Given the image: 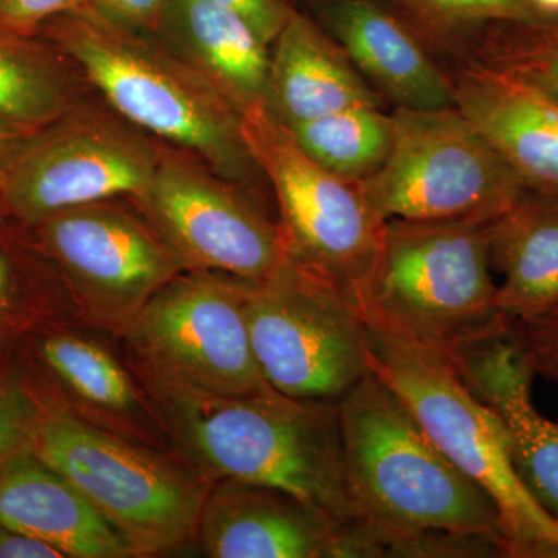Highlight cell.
<instances>
[{
    "mask_svg": "<svg viewBox=\"0 0 558 558\" xmlns=\"http://www.w3.org/2000/svg\"><path fill=\"white\" fill-rule=\"evenodd\" d=\"M337 409L355 520L379 557L422 532H473L502 543L494 501L451 464L374 371L337 400Z\"/></svg>",
    "mask_w": 558,
    "mask_h": 558,
    "instance_id": "6da1fadb",
    "label": "cell"
},
{
    "mask_svg": "<svg viewBox=\"0 0 558 558\" xmlns=\"http://www.w3.org/2000/svg\"><path fill=\"white\" fill-rule=\"evenodd\" d=\"M149 392L165 429L208 478L278 488L341 523L357 519L337 402L275 389L245 398Z\"/></svg>",
    "mask_w": 558,
    "mask_h": 558,
    "instance_id": "7a4b0ae2",
    "label": "cell"
},
{
    "mask_svg": "<svg viewBox=\"0 0 558 558\" xmlns=\"http://www.w3.org/2000/svg\"><path fill=\"white\" fill-rule=\"evenodd\" d=\"M40 33L132 126L236 185L259 172L241 113L153 35L117 27L89 7L54 17Z\"/></svg>",
    "mask_w": 558,
    "mask_h": 558,
    "instance_id": "3957f363",
    "label": "cell"
},
{
    "mask_svg": "<svg viewBox=\"0 0 558 558\" xmlns=\"http://www.w3.org/2000/svg\"><path fill=\"white\" fill-rule=\"evenodd\" d=\"M486 222H385L354 303L368 328L453 359L506 330Z\"/></svg>",
    "mask_w": 558,
    "mask_h": 558,
    "instance_id": "277c9868",
    "label": "cell"
},
{
    "mask_svg": "<svg viewBox=\"0 0 558 558\" xmlns=\"http://www.w3.org/2000/svg\"><path fill=\"white\" fill-rule=\"evenodd\" d=\"M28 447L84 495L137 557L194 537L215 483L157 447L90 424L68 410H39Z\"/></svg>",
    "mask_w": 558,
    "mask_h": 558,
    "instance_id": "5b68a950",
    "label": "cell"
},
{
    "mask_svg": "<svg viewBox=\"0 0 558 558\" xmlns=\"http://www.w3.org/2000/svg\"><path fill=\"white\" fill-rule=\"evenodd\" d=\"M369 329L371 371L395 389L439 450L498 510L505 557L558 558V524L521 484L508 436L449 359Z\"/></svg>",
    "mask_w": 558,
    "mask_h": 558,
    "instance_id": "8992f818",
    "label": "cell"
},
{
    "mask_svg": "<svg viewBox=\"0 0 558 558\" xmlns=\"http://www.w3.org/2000/svg\"><path fill=\"white\" fill-rule=\"evenodd\" d=\"M120 336L149 391L245 398L274 389L253 354L240 278L180 271Z\"/></svg>",
    "mask_w": 558,
    "mask_h": 558,
    "instance_id": "52a82bcc",
    "label": "cell"
},
{
    "mask_svg": "<svg viewBox=\"0 0 558 558\" xmlns=\"http://www.w3.org/2000/svg\"><path fill=\"white\" fill-rule=\"evenodd\" d=\"M253 354L264 379L295 400L337 402L371 373L369 329L347 293L288 260L242 279Z\"/></svg>",
    "mask_w": 558,
    "mask_h": 558,
    "instance_id": "ba28073f",
    "label": "cell"
},
{
    "mask_svg": "<svg viewBox=\"0 0 558 558\" xmlns=\"http://www.w3.org/2000/svg\"><path fill=\"white\" fill-rule=\"evenodd\" d=\"M387 161L363 182L384 222L497 218L526 186L490 142L454 108L396 109Z\"/></svg>",
    "mask_w": 558,
    "mask_h": 558,
    "instance_id": "9c48e42d",
    "label": "cell"
},
{
    "mask_svg": "<svg viewBox=\"0 0 558 558\" xmlns=\"http://www.w3.org/2000/svg\"><path fill=\"white\" fill-rule=\"evenodd\" d=\"M241 121L250 154L277 197L288 258L354 301L385 227L362 183L311 159L266 106L245 110Z\"/></svg>",
    "mask_w": 558,
    "mask_h": 558,
    "instance_id": "30bf717a",
    "label": "cell"
},
{
    "mask_svg": "<svg viewBox=\"0 0 558 558\" xmlns=\"http://www.w3.org/2000/svg\"><path fill=\"white\" fill-rule=\"evenodd\" d=\"M161 150L121 117L75 106L43 128L0 178L5 215L28 227L83 205L137 196Z\"/></svg>",
    "mask_w": 558,
    "mask_h": 558,
    "instance_id": "8fae6325",
    "label": "cell"
},
{
    "mask_svg": "<svg viewBox=\"0 0 558 558\" xmlns=\"http://www.w3.org/2000/svg\"><path fill=\"white\" fill-rule=\"evenodd\" d=\"M131 201L185 270L258 282L289 260L278 223L190 154L161 150L148 186Z\"/></svg>",
    "mask_w": 558,
    "mask_h": 558,
    "instance_id": "7c38bea8",
    "label": "cell"
},
{
    "mask_svg": "<svg viewBox=\"0 0 558 558\" xmlns=\"http://www.w3.org/2000/svg\"><path fill=\"white\" fill-rule=\"evenodd\" d=\"M33 229L83 318L113 332L121 333L161 286L185 270L140 209L116 199L65 209Z\"/></svg>",
    "mask_w": 558,
    "mask_h": 558,
    "instance_id": "4fadbf2b",
    "label": "cell"
},
{
    "mask_svg": "<svg viewBox=\"0 0 558 558\" xmlns=\"http://www.w3.org/2000/svg\"><path fill=\"white\" fill-rule=\"evenodd\" d=\"M384 0H315L317 21L377 94L396 109L454 108V84L413 28Z\"/></svg>",
    "mask_w": 558,
    "mask_h": 558,
    "instance_id": "5bb4252c",
    "label": "cell"
},
{
    "mask_svg": "<svg viewBox=\"0 0 558 558\" xmlns=\"http://www.w3.org/2000/svg\"><path fill=\"white\" fill-rule=\"evenodd\" d=\"M343 524L288 492L216 480L196 534L213 558H332Z\"/></svg>",
    "mask_w": 558,
    "mask_h": 558,
    "instance_id": "9a60e30c",
    "label": "cell"
},
{
    "mask_svg": "<svg viewBox=\"0 0 558 558\" xmlns=\"http://www.w3.org/2000/svg\"><path fill=\"white\" fill-rule=\"evenodd\" d=\"M449 360L465 387L497 413L521 484L558 524V422L532 402L535 374L506 330Z\"/></svg>",
    "mask_w": 558,
    "mask_h": 558,
    "instance_id": "2e32d148",
    "label": "cell"
},
{
    "mask_svg": "<svg viewBox=\"0 0 558 558\" xmlns=\"http://www.w3.org/2000/svg\"><path fill=\"white\" fill-rule=\"evenodd\" d=\"M454 101L529 191L558 196V102L487 64L453 78Z\"/></svg>",
    "mask_w": 558,
    "mask_h": 558,
    "instance_id": "e0dca14e",
    "label": "cell"
},
{
    "mask_svg": "<svg viewBox=\"0 0 558 558\" xmlns=\"http://www.w3.org/2000/svg\"><path fill=\"white\" fill-rule=\"evenodd\" d=\"M0 524L49 543L65 558L137 557L89 499L28 446L0 465Z\"/></svg>",
    "mask_w": 558,
    "mask_h": 558,
    "instance_id": "ac0fdd59",
    "label": "cell"
},
{
    "mask_svg": "<svg viewBox=\"0 0 558 558\" xmlns=\"http://www.w3.org/2000/svg\"><path fill=\"white\" fill-rule=\"evenodd\" d=\"M153 36L241 116L266 106L270 46L241 14L209 0H168Z\"/></svg>",
    "mask_w": 558,
    "mask_h": 558,
    "instance_id": "d6986e66",
    "label": "cell"
},
{
    "mask_svg": "<svg viewBox=\"0 0 558 558\" xmlns=\"http://www.w3.org/2000/svg\"><path fill=\"white\" fill-rule=\"evenodd\" d=\"M354 106H380V95L328 32L292 7L270 46L266 108L295 126Z\"/></svg>",
    "mask_w": 558,
    "mask_h": 558,
    "instance_id": "ffe728a7",
    "label": "cell"
},
{
    "mask_svg": "<svg viewBox=\"0 0 558 558\" xmlns=\"http://www.w3.org/2000/svg\"><path fill=\"white\" fill-rule=\"evenodd\" d=\"M492 269L501 275L497 301L506 319L542 317L558 307V196L524 191L487 220Z\"/></svg>",
    "mask_w": 558,
    "mask_h": 558,
    "instance_id": "44dd1931",
    "label": "cell"
},
{
    "mask_svg": "<svg viewBox=\"0 0 558 558\" xmlns=\"http://www.w3.org/2000/svg\"><path fill=\"white\" fill-rule=\"evenodd\" d=\"M36 352L75 403L78 417L142 444L160 432L161 418L146 405L130 373L98 341L51 332L40 337Z\"/></svg>",
    "mask_w": 558,
    "mask_h": 558,
    "instance_id": "7402d4cb",
    "label": "cell"
},
{
    "mask_svg": "<svg viewBox=\"0 0 558 558\" xmlns=\"http://www.w3.org/2000/svg\"><path fill=\"white\" fill-rule=\"evenodd\" d=\"M75 106L60 51L36 36L0 33V119L40 131Z\"/></svg>",
    "mask_w": 558,
    "mask_h": 558,
    "instance_id": "603a6c76",
    "label": "cell"
},
{
    "mask_svg": "<svg viewBox=\"0 0 558 558\" xmlns=\"http://www.w3.org/2000/svg\"><path fill=\"white\" fill-rule=\"evenodd\" d=\"M286 128L311 159L360 183L384 167L395 138L392 113L381 112L380 106H354Z\"/></svg>",
    "mask_w": 558,
    "mask_h": 558,
    "instance_id": "cb8c5ba5",
    "label": "cell"
},
{
    "mask_svg": "<svg viewBox=\"0 0 558 558\" xmlns=\"http://www.w3.org/2000/svg\"><path fill=\"white\" fill-rule=\"evenodd\" d=\"M487 40L484 64L558 102V21L498 25Z\"/></svg>",
    "mask_w": 558,
    "mask_h": 558,
    "instance_id": "d4e9b609",
    "label": "cell"
},
{
    "mask_svg": "<svg viewBox=\"0 0 558 558\" xmlns=\"http://www.w3.org/2000/svg\"><path fill=\"white\" fill-rule=\"evenodd\" d=\"M418 27L432 33L492 31L498 25L534 22L523 0H395Z\"/></svg>",
    "mask_w": 558,
    "mask_h": 558,
    "instance_id": "484cf974",
    "label": "cell"
},
{
    "mask_svg": "<svg viewBox=\"0 0 558 558\" xmlns=\"http://www.w3.org/2000/svg\"><path fill=\"white\" fill-rule=\"evenodd\" d=\"M506 333L529 368L558 385V307L531 319H506Z\"/></svg>",
    "mask_w": 558,
    "mask_h": 558,
    "instance_id": "4316f807",
    "label": "cell"
},
{
    "mask_svg": "<svg viewBox=\"0 0 558 558\" xmlns=\"http://www.w3.org/2000/svg\"><path fill=\"white\" fill-rule=\"evenodd\" d=\"M39 410L27 388L0 371V465L28 446Z\"/></svg>",
    "mask_w": 558,
    "mask_h": 558,
    "instance_id": "83f0119b",
    "label": "cell"
},
{
    "mask_svg": "<svg viewBox=\"0 0 558 558\" xmlns=\"http://www.w3.org/2000/svg\"><path fill=\"white\" fill-rule=\"evenodd\" d=\"M84 7L87 0H0V33L31 38L54 17Z\"/></svg>",
    "mask_w": 558,
    "mask_h": 558,
    "instance_id": "f1b7e54d",
    "label": "cell"
},
{
    "mask_svg": "<svg viewBox=\"0 0 558 558\" xmlns=\"http://www.w3.org/2000/svg\"><path fill=\"white\" fill-rule=\"evenodd\" d=\"M168 0H87V7L117 27L153 35Z\"/></svg>",
    "mask_w": 558,
    "mask_h": 558,
    "instance_id": "f546056e",
    "label": "cell"
},
{
    "mask_svg": "<svg viewBox=\"0 0 558 558\" xmlns=\"http://www.w3.org/2000/svg\"><path fill=\"white\" fill-rule=\"evenodd\" d=\"M209 2L218 3L241 14L269 46L277 38L292 9L286 0H209Z\"/></svg>",
    "mask_w": 558,
    "mask_h": 558,
    "instance_id": "4dcf8cb0",
    "label": "cell"
},
{
    "mask_svg": "<svg viewBox=\"0 0 558 558\" xmlns=\"http://www.w3.org/2000/svg\"><path fill=\"white\" fill-rule=\"evenodd\" d=\"M0 558H65L43 539L0 524Z\"/></svg>",
    "mask_w": 558,
    "mask_h": 558,
    "instance_id": "1f68e13d",
    "label": "cell"
},
{
    "mask_svg": "<svg viewBox=\"0 0 558 558\" xmlns=\"http://www.w3.org/2000/svg\"><path fill=\"white\" fill-rule=\"evenodd\" d=\"M38 132L0 119V178L5 174L10 165L21 156L22 150L27 148L28 143Z\"/></svg>",
    "mask_w": 558,
    "mask_h": 558,
    "instance_id": "d6a6232c",
    "label": "cell"
},
{
    "mask_svg": "<svg viewBox=\"0 0 558 558\" xmlns=\"http://www.w3.org/2000/svg\"><path fill=\"white\" fill-rule=\"evenodd\" d=\"M17 293H20V271H17L16 259L11 250L0 242V323L13 311Z\"/></svg>",
    "mask_w": 558,
    "mask_h": 558,
    "instance_id": "836d02e7",
    "label": "cell"
},
{
    "mask_svg": "<svg viewBox=\"0 0 558 558\" xmlns=\"http://www.w3.org/2000/svg\"><path fill=\"white\" fill-rule=\"evenodd\" d=\"M537 21H558V0H523Z\"/></svg>",
    "mask_w": 558,
    "mask_h": 558,
    "instance_id": "e575fe53",
    "label": "cell"
},
{
    "mask_svg": "<svg viewBox=\"0 0 558 558\" xmlns=\"http://www.w3.org/2000/svg\"><path fill=\"white\" fill-rule=\"evenodd\" d=\"M5 215V207H3L2 194H0V218Z\"/></svg>",
    "mask_w": 558,
    "mask_h": 558,
    "instance_id": "d590c367",
    "label": "cell"
}]
</instances>
